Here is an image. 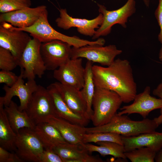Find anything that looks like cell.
Here are the masks:
<instances>
[{
    "mask_svg": "<svg viewBox=\"0 0 162 162\" xmlns=\"http://www.w3.org/2000/svg\"><path fill=\"white\" fill-rule=\"evenodd\" d=\"M11 71L1 70L0 71V83H4L11 87L17 81L19 76L16 75Z\"/></svg>",
    "mask_w": 162,
    "mask_h": 162,
    "instance_id": "31",
    "label": "cell"
},
{
    "mask_svg": "<svg viewBox=\"0 0 162 162\" xmlns=\"http://www.w3.org/2000/svg\"><path fill=\"white\" fill-rule=\"evenodd\" d=\"M93 63L88 60L86 64L84 85L80 90L82 96L86 104L87 113L90 120L93 112L92 108V101L95 90L92 70Z\"/></svg>",
    "mask_w": 162,
    "mask_h": 162,
    "instance_id": "26",
    "label": "cell"
},
{
    "mask_svg": "<svg viewBox=\"0 0 162 162\" xmlns=\"http://www.w3.org/2000/svg\"><path fill=\"white\" fill-rule=\"evenodd\" d=\"M22 2L26 5L28 7H30L31 4V1L30 0H20Z\"/></svg>",
    "mask_w": 162,
    "mask_h": 162,
    "instance_id": "37",
    "label": "cell"
},
{
    "mask_svg": "<svg viewBox=\"0 0 162 162\" xmlns=\"http://www.w3.org/2000/svg\"><path fill=\"white\" fill-rule=\"evenodd\" d=\"M92 70L95 87L115 92L123 103L133 100L137 94V85L128 60L118 58L106 67L93 65Z\"/></svg>",
    "mask_w": 162,
    "mask_h": 162,
    "instance_id": "1",
    "label": "cell"
},
{
    "mask_svg": "<svg viewBox=\"0 0 162 162\" xmlns=\"http://www.w3.org/2000/svg\"><path fill=\"white\" fill-rule=\"evenodd\" d=\"M85 73L82 58H78L70 59L54 70L53 76L58 82L81 90L84 85Z\"/></svg>",
    "mask_w": 162,
    "mask_h": 162,
    "instance_id": "13",
    "label": "cell"
},
{
    "mask_svg": "<svg viewBox=\"0 0 162 162\" xmlns=\"http://www.w3.org/2000/svg\"><path fill=\"white\" fill-rule=\"evenodd\" d=\"M156 152L147 147H141L124 152L132 162H154Z\"/></svg>",
    "mask_w": 162,
    "mask_h": 162,
    "instance_id": "28",
    "label": "cell"
},
{
    "mask_svg": "<svg viewBox=\"0 0 162 162\" xmlns=\"http://www.w3.org/2000/svg\"><path fill=\"white\" fill-rule=\"evenodd\" d=\"M40 162H64L62 158L53 149H45L41 158Z\"/></svg>",
    "mask_w": 162,
    "mask_h": 162,
    "instance_id": "34",
    "label": "cell"
},
{
    "mask_svg": "<svg viewBox=\"0 0 162 162\" xmlns=\"http://www.w3.org/2000/svg\"><path fill=\"white\" fill-rule=\"evenodd\" d=\"M71 46L58 40L42 43L40 51L46 70L54 71L71 59Z\"/></svg>",
    "mask_w": 162,
    "mask_h": 162,
    "instance_id": "9",
    "label": "cell"
},
{
    "mask_svg": "<svg viewBox=\"0 0 162 162\" xmlns=\"http://www.w3.org/2000/svg\"><path fill=\"white\" fill-rule=\"evenodd\" d=\"M41 42L32 38L23 51L18 64L23 72L24 79L41 78L46 70L40 51Z\"/></svg>",
    "mask_w": 162,
    "mask_h": 162,
    "instance_id": "5",
    "label": "cell"
},
{
    "mask_svg": "<svg viewBox=\"0 0 162 162\" xmlns=\"http://www.w3.org/2000/svg\"><path fill=\"white\" fill-rule=\"evenodd\" d=\"M44 5L34 8L27 7L15 11L1 14L0 23H10L14 27L22 28L33 25L39 19L44 11L46 10Z\"/></svg>",
    "mask_w": 162,
    "mask_h": 162,
    "instance_id": "16",
    "label": "cell"
},
{
    "mask_svg": "<svg viewBox=\"0 0 162 162\" xmlns=\"http://www.w3.org/2000/svg\"><path fill=\"white\" fill-rule=\"evenodd\" d=\"M122 138L125 152L147 147L157 153L162 148V132L154 131L132 136H122Z\"/></svg>",
    "mask_w": 162,
    "mask_h": 162,
    "instance_id": "17",
    "label": "cell"
},
{
    "mask_svg": "<svg viewBox=\"0 0 162 162\" xmlns=\"http://www.w3.org/2000/svg\"><path fill=\"white\" fill-rule=\"evenodd\" d=\"M161 64H162V62H161Z\"/></svg>",
    "mask_w": 162,
    "mask_h": 162,
    "instance_id": "39",
    "label": "cell"
},
{
    "mask_svg": "<svg viewBox=\"0 0 162 162\" xmlns=\"http://www.w3.org/2000/svg\"><path fill=\"white\" fill-rule=\"evenodd\" d=\"M98 146L88 143L85 144L84 147L89 153L97 152L102 156L110 155L115 158L126 159L123 145L111 142H97Z\"/></svg>",
    "mask_w": 162,
    "mask_h": 162,
    "instance_id": "25",
    "label": "cell"
},
{
    "mask_svg": "<svg viewBox=\"0 0 162 162\" xmlns=\"http://www.w3.org/2000/svg\"><path fill=\"white\" fill-rule=\"evenodd\" d=\"M154 160L156 162H162V148L156 153Z\"/></svg>",
    "mask_w": 162,
    "mask_h": 162,
    "instance_id": "36",
    "label": "cell"
},
{
    "mask_svg": "<svg viewBox=\"0 0 162 162\" xmlns=\"http://www.w3.org/2000/svg\"><path fill=\"white\" fill-rule=\"evenodd\" d=\"M16 153L24 162H40L44 146L33 129H20L16 134Z\"/></svg>",
    "mask_w": 162,
    "mask_h": 162,
    "instance_id": "7",
    "label": "cell"
},
{
    "mask_svg": "<svg viewBox=\"0 0 162 162\" xmlns=\"http://www.w3.org/2000/svg\"><path fill=\"white\" fill-rule=\"evenodd\" d=\"M18 66V62L8 50L0 47V69L1 70L11 71Z\"/></svg>",
    "mask_w": 162,
    "mask_h": 162,
    "instance_id": "29",
    "label": "cell"
},
{
    "mask_svg": "<svg viewBox=\"0 0 162 162\" xmlns=\"http://www.w3.org/2000/svg\"><path fill=\"white\" fill-rule=\"evenodd\" d=\"M4 106L0 103V146L15 152L17 134L10 125Z\"/></svg>",
    "mask_w": 162,
    "mask_h": 162,
    "instance_id": "24",
    "label": "cell"
},
{
    "mask_svg": "<svg viewBox=\"0 0 162 162\" xmlns=\"http://www.w3.org/2000/svg\"><path fill=\"white\" fill-rule=\"evenodd\" d=\"M4 109L10 125L16 134L20 130L24 128L34 129L36 125L25 110L21 111L16 104L12 100Z\"/></svg>",
    "mask_w": 162,
    "mask_h": 162,
    "instance_id": "23",
    "label": "cell"
},
{
    "mask_svg": "<svg viewBox=\"0 0 162 162\" xmlns=\"http://www.w3.org/2000/svg\"><path fill=\"white\" fill-rule=\"evenodd\" d=\"M34 130L45 149H52L56 146L68 142L57 128L48 122L36 125Z\"/></svg>",
    "mask_w": 162,
    "mask_h": 162,
    "instance_id": "22",
    "label": "cell"
},
{
    "mask_svg": "<svg viewBox=\"0 0 162 162\" xmlns=\"http://www.w3.org/2000/svg\"><path fill=\"white\" fill-rule=\"evenodd\" d=\"M122 52L114 45L103 46L98 45H87L79 48L73 47L71 59L85 58L93 62L109 66L115 60L116 56Z\"/></svg>",
    "mask_w": 162,
    "mask_h": 162,
    "instance_id": "10",
    "label": "cell"
},
{
    "mask_svg": "<svg viewBox=\"0 0 162 162\" xmlns=\"http://www.w3.org/2000/svg\"><path fill=\"white\" fill-rule=\"evenodd\" d=\"M1 23L0 47L9 51L18 62L25 49L32 39L31 35L26 32L16 29L9 23Z\"/></svg>",
    "mask_w": 162,
    "mask_h": 162,
    "instance_id": "11",
    "label": "cell"
},
{
    "mask_svg": "<svg viewBox=\"0 0 162 162\" xmlns=\"http://www.w3.org/2000/svg\"><path fill=\"white\" fill-rule=\"evenodd\" d=\"M84 143H97L100 142H111L123 145L122 136L118 134L107 132L86 133L83 138Z\"/></svg>",
    "mask_w": 162,
    "mask_h": 162,
    "instance_id": "27",
    "label": "cell"
},
{
    "mask_svg": "<svg viewBox=\"0 0 162 162\" xmlns=\"http://www.w3.org/2000/svg\"><path fill=\"white\" fill-rule=\"evenodd\" d=\"M28 7L20 0H0V12H9Z\"/></svg>",
    "mask_w": 162,
    "mask_h": 162,
    "instance_id": "30",
    "label": "cell"
},
{
    "mask_svg": "<svg viewBox=\"0 0 162 162\" xmlns=\"http://www.w3.org/2000/svg\"><path fill=\"white\" fill-rule=\"evenodd\" d=\"M152 93L153 95L162 99V80L156 88L153 91ZM160 109V115L158 117L154 118L159 125L162 124V108Z\"/></svg>",
    "mask_w": 162,
    "mask_h": 162,
    "instance_id": "35",
    "label": "cell"
},
{
    "mask_svg": "<svg viewBox=\"0 0 162 162\" xmlns=\"http://www.w3.org/2000/svg\"><path fill=\"white\" fill-rule=\"evenodd\" d=\"M122 103L120 97L115 92L95 87L92 101L93 112L90 118L94 126H100L109 122Z\"/></svg>",
    "mask_w": 162,
    "mask_h": 162,
    "instance_id": "4",
    "label": "cell"
},
{
    "mask_svg": "<svg viewBox=\"0 0 162 162\" xmlns=\"http://www.w3.org/2000/svg\"><path fill=\"white\" fill-rule=\"evenodd\" d=\"M150 90L149 86H146L142 92L136 95L132 104L123 106L117 113L120 115L137 113L144 119L151 111L162 108V99L151 96Z\"/></svg>",
    "mask_w": 162,
    "mask_h": 162,
    "instance_id": "14",
    "label": "cell"
},
{
    "mask_svg": "<svg viewBox=\"0 0 162 162\" xmlns=\"http://www.w3.org/2000/svg\"><path fill=\"white\" fill-rule=\"evenodd\" d=\"M59 10V17L55 20L58 27L66 30L76 27L79 33L85 35L93 37L96 32L95 29L99 27L103 20L101 13L94 19L89 20L73 18L68 14L66 9L61 8Z\"/></svg>",
    "mask_w": 162,
    "mask_h": 162,
    "instance_id": "15",
    "label": "cell"
},
{
    "mask_svg": "<svg viewBox=\"0 0 162 162\" xmlns=\"http://www.w3.org/2000/svg\"><path fill=\"white\" fill-rule=\"evenodd\" d=\"M146 6L147 7H148L149 5V0H142Z\"/></svg>",
    "mask_w": 162,
    "mask_h": 162,
    "instance_id": "38",
    "label": "cell"
},
{
    "mask_svg": "<svg viewBox=\"0 0 162 162\" xmlns=\"http://www.w3.org/2000/svg\"><path fill=\"white\" fill-rule=\"evenodd\" d=\"M16 152L9 151L0 146V162H23Z\"/></svg>",
    "mask_w": 162,
    "mask_h": 162,
    "instance_id": "33",
    "label": "cell"
},
{
    "mask_svg": "<svg viewBox=\"0 0 162 162\" xmlns=\"http://www.w3.org/2000/svg\"><path fill=\"white\" fill-rule=\"evenodd\" d=\"M53 102L56 116L73 124L85 127L89 120L75 113L62 99L54 83L47 87Z\"/></svg>",
    "mask_w": 162,
    "mask_h": 162,
    "instance_id": "21",
    "label": "cell"
},
{
    "mask_svg": "<svg viewBox=\"0 0 162 162\" xmlns=\"http://www.w3.org/2000/svg\"><path fill=\"white\" fill-rule=\"evenodd\" d=\"M159 125L154 119L144 118L140 121L132 120L127 116L116 113L107 123L94 127H85L87 133L107 132L125 136H132L155 131Z\"/></svg>",
    "mask_w": 162,
    "mask_h": 162,
    "instance_id": "2",
    "label": "cell"
},
{
    "mask_svg": "<svg viewBox=\"0 0 162 162\" xmlns=\"http://www.w3.org/2000/svg\"><path fill=\"white\" fill-rule=\"evenodd\" d=\"M47 122L57 128L68 142L84 147L85 144L83 138L86 133L85 127L73 124L57 116L52 117Z\"/></svg>",
    "mask_w": 162,
    "mask_h": 162,
    "instance_id": "19",
    "label": "cell"
},
{
    "mask_svg": "<svg viewBox=\"0 0 162 162\" xmlns=\"http://www.w3.org/2000/svg\"><path fill=\"white\" fill-rule=\"evenodd\" d=\"M25 111L35 125L56 116L51 96L47 88L38 85Z\"/></svg>",
    "mask_w": 162,
    "mask_h": 162,
    "instance_id": "6",
    "label": "cell"
},
{
    "mask_svg": "<svg viewBox=\"0 0 162 162\" xmlns=\"http://www.w3.org/2000/svg\"><path fill=\"white\" fill-rule=\"evenodd\" d=\"M53 151L64 162H101L100 158L92 156L81 146L67 142L54 147Z\"/></svg>",
    "mask_w": 162,
    "mask_h": 162,
    "instance_id": "20",
    "label": "cell"
},
{
    "mask_svg": "<svg viewBox=\"0 0 162 162\" xmlns=\"http://www.w3.org/2000/svg\"><path fill=\"white\" fill-rule=\"evenodd\" d=\"M54 83L69 107L76 114L90 120L87 113L86 104L82 96L80 90L58 82Z\"/></svg>",
    "mask_w": 162,
    "mask_h": 162,
    "instance_id": "18",
    "label": "cell"
},
{
    "mask_svg": "<svg viewBox=\"0 0 162 162\" xmlns=\"http://www.w3.org/2000/svg\"><path fill=\"white\" fill-rule=\"evenodd\" d=\"M97 4L99 12L103 15V20L101 25L92 37L93 39L109 34L111 32L112 27L116 24H120L126 28L128 18L135 12L136 10L135 0H128L121 8L113 10H107L103 5Z\"/></svg>",
    "mask_w": 162,
    "mask_h": 162,
    "instance_id": "8",
    "label": "cell"
},
{
    "mask_svg": "<svg viewBox=\"0 0 162 162\" xmlns=\"http://www.w3.org/2000/svg\"><path fill=\"white\" fill-rule=\"evenodd\" d=\"M14 27L16 29L28 32L32 38L38 39L41 43L53 40H58L76 48L87 45H101L103 43L102 40L100 38L95 41H90L80 39L76 36H67L58 32L49 22L47 9L44 11L38 20L31 26L22 28Z\"/></svg>",
    "mask_w": 162,
    "mask_h": 162,
    "instance_id": "3",
    "label": "cell"
},
{
    "mask_svg": "<svg viewBox=\"0 0 162 162\" xmlns=\"http://www.w3.org/2000/svg\"><path fill=\"white\" fill-rule=\"evenodd\" d=\"M23 76V72L21 69L20 73L16 82L9 87L4 85L3 89L5 92L4 96L0 97V103L4 106L8 105L14 96L19 98L20 105L19 110L21 111L25 110L34 92L37 89V85L34 80H28L25 83Z\"/></svg>",
    "mask_w": 162,
    "mask_h": 162,
    "instance_id": "12",
    "label": "cell"
},
{
    "mask_svg": "<svg viewBox=\"0 0 162 162\" xmlns=\"http://www.w3.org/2000/svg\"><path fill=\"white\" fill-rule=\"evenodd\" d=\"M154 14L160 28V32L158 35V38L161 45L158 57L160 60L162 62V0H159L158 4Z\"/></svg>",
    "mask_w": 162,
    "mask_h": 162,
    "instance_id": "32",
    "label": "cell"
}]
</instances>
